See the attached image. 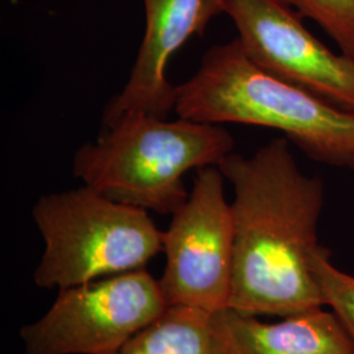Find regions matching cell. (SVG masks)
Wrapping results in <instances>:
<instances>
[{"label": "cell", "mask_w": 354, "mask_h": 354, "mask_svg": "<svg viewBox=\"0 0 354 354\" xmlns=\"http://www.w3.org/2000/svg\"><path fill=\"white\" fill-rule=\"evenodd\" d=\"M180 118L281 131L322 165L354 169V113L253 64L238 38L203 54L197 73L176 87Z\"/></svg>", "instance_id": "obj_2"}, {"label": "cell", "mask_w": 354, "mask_h": 354, "mask_svg": "<svg viewBox=\"0 0 354 354\" xmlns=\"http://www.w3.org/2000/svg\"><path fill=\"white\" fill-rule=\"evenodd\" d=\"M234 147L219 125L131 114L75 152L73 174L113 201L172 215L189 197L185 174L219 167Z\"/></svg>", "instance_id": "obj_3"}, {"label": "cell", "mask_w": 354, "mask_h": 354, "mask_svg": "<svg viewBox=\"0 0 354 354\" xmlns=\"http://www.w3.org/2000/svg\"><path fill=\"white\" fill-rule=\"evenodd\" d=\"M313 270L324 306L339 317L354 344V276L335 266L330 261V252L322 244L314 254Z\"/></svg>", "instance_id": "obj_11"}, {"label": "cell", "mask_w": 354, "mask_h": 354, "mask_svg": "<svg viewBox=\"0 0 354 354\" xmlns=\"http://www.w3.org/2000/svg\"><path fill=\"white\" fill-rule=\"evenodd\" d=\"M335 39L342 53L354 57V0H286Z\"/></svg>", "instance_id": "obj_12"}, {"label": "cell", "mask_w": 354, "mask_h": 354, "mask_svg": "<svg viewBox=\"0 0 354 354\" xmlns=\"http://www.w3.org/2000/svg\"><path fill=\"white\" fill-rule=\"evenodd\" d=\"M168 308L143 268L61 289L44 317L20 330L24 354H112Z\"/></svg>", "instance_id": "obj_5"}, {"label": "cell", "mask_w": 354, "mask_h": 354, "mask_svg": "<svg viewBox=\"0 0 354 354\" xmlns=\"http://www.w3.org/2000/svg\"><path fill=\"white\" fill-rule=\"evenodd\" d=\"M253 64L354 113V57L317 39L286 0H221Z\"/></svg>", "instance_id": "obj_7"}, {"label": "cell", "mask_w": 354, "mask_h": 354, "mask_svg": "<svg viewBox=\"0 0 354 354\" xmlns=\"http://www.w3.org/2000/svg\"><path fill=\"white\" fill-rule=\"evenodd\" d=\"M232 185L234 274L230 308L289 317L324 307L313 259L324 184L302 172L285 137L218 167Z\"/></svg>", "instance_id": "obj_1"}, {"label": "cell", "mask_w": 354, "mask_h": 354, "mask_svg": "<svg viewBox=\"0 0 354 354\" xmlns=\"http://www.w3.org/2000/svg\"><path fill=\"white\" fill-rule=\"evenodd\" d=\"M33 221L44 239L39 288L58 290L143 269L163 252V231L147 210L83 185L38 198Z\"/></svg>", "instance_id": "obj_4"}, {"label": "cell", "mask_w": 354, "mask_h": 354, "mask_svg": "<svg viewBox=\"0 0 354 354\" xmlns=\"http://www.w3.org/2000/svg\"><path fill=\"white\" fill-rule=\"evenodd\" d=\"M143 4L145 36L127 84L105 106L104 129L131 114L165 118L175 111L176 87L168 80V64L190 37L203 36L215 16L223 13L221 0H143Z\"/></svg>", "instance_id": "obj_8"}, {"label": "cell", "mask_w": 354, "mask_h": 354, "mask_svg": "<svg viewBox=\"0 0 354 354\" xmlns=\"http://www.w3.org/2000/svg\"><path fill=\"white\" fill-rule=\"evenodd\" d=\"M112 354H230L216 313L168 306Z\"/></svg>", "instance_id": "obj_10"}, {"label": "cell", "mask_w": 354, "mask_h": 354, "mask_svg": "<svg viewBox=\"0 0 354 354\" xmlns=\"http://www.w3.org/2000/svg\"><path fill=\"white\" fill-rule=\"evenodd\" d=\"M230 354H354L339 317L323 307L283 317L277 323L234 308L216 313Z\"/></svg>", "instance_id": "obj_9"}, {"label": "cell", "mask_w": 354, "mask_h": 354, "mask_svg": "<svg viewBox=\"0 0 354 354\" xmlns=\"http://www.w3.org/2000/svg\"><path fill=\"white\" fill-rule=\"evenodd\" d=\"M218 167L197 171L188 200L163 231L160 288L168 306L218 313L230 307L234 219Z\"/></svg>", "instance_id": "obj_6"}]
</instances>
